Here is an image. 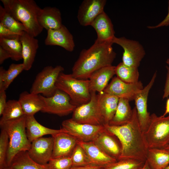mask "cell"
I'll return each instance as SVG.
<instances>
[{
	"mask_svg": "<svg viewBox=\"0 0 169 169\" xmlns=\"http://www.w3.org/2000/svg\"><path fill=\"white\" fill-rule=\"evenodd\" d=\"M132 110V119L127 124L120 126L106 124L104 126L120 142L122 151L119 160L131 159L145 162L148 148L139 124L135 107Z\"/></svg>",
	"mask_w": 169,
	"mask_h": 169,
	"instance_id": "6da1fadb",
	"label": "cell"
},
{
	"mask_svg": "<svg viewBox=\"0 0 169 169\" xmlns=\"http://www.w3.org/2000/svg\"><path fill=\"white\" fill-rule=\"evenodd\" d=\"M113 44L96 39L90 48L83 49L72 68L73 76L79 79H88L96 70L112 65L116 56Z\"/></svg>",
	"mask_w": 169,
	"mask_h": 169,
	"instance_id": "7a4b0ae2",
	"label": "cell"
},
{
	"mask_svg": "<svg viewBox=\"0 0 169 169\" xmlns=\"http://www.w3.org/2000/svg\"><path fill=\"white\" fill-rule=\"evenodd\" d=\"M5 10L25 27L27 32L35 37L42 31L38 16L41 9L33 0H1Z\"/></svg>",
	"mask_w": 169,
	"mask_h": 169,
	"instance_id": "3957f363",
	"label": "cell"
},
{
	"mask_svg": "<svg viewBox=\"0 0 169 169\" xmlns=\"http://www.w3.org/2000/svg\"><path fill=\"white\" fill-rule=\"evenodd\" d=\"M1 129L4 130L9 138V145L6 162L8 166H10L15 156L19 152L28 151L31 142L27 135L25 115L16 119L0 122Z\"/></svg>",
	"mask_w": 169,
	"mask_h": 169,
	"instance_id": "277c9868",
	"label": "cell"
},
{
	"mask_svg": "<svg viewBox=\"0 0 169 169\" xmlns=\"http://www.w3.org/2000/svg\"><path fill=\"white\" fill-rule=\"evenodd\" d=\"M56 87L67 94L72 104L77 107L87 103L91 99L89 79H79L71 74L62 72L58 77Z\"/></svg>",
	"mask_w": 169,
	"mask_h": 169,
	"instance_id": "5b68a950",
	"label": "cell"
},
{
	"mask_svg": "<svg viewBox=\"0 0 169 169\" xmlns=\"http://www.w3.org/2000/svg\"><path fill=\"white\" fill-rule=\"evenodd\" d=\"M143 134L148 148H164L169 143V114L167 116L151 115L149 126Z\"/></svg>",
	"mask_w": 169,
	"mask_h": 169,
	"instance_id": "8992f818",
	"label": "cell"
},
{
	"mask_svg": "<svg viewBox=\"0 0 169 169\" xmlns=\"http://www.w3.org/2000/svg\"><path fill=\"white\" fill-rule=\"evenodd\" d=\"M64 70L61 65L54 67L51 66L45 67L36 75L30 92L42 94L47 97L52 96L57 89L56 83L58 77Z\"/></svg>",
	"mask_w": 169,
	"mask_h": 169,
	"instance_id": "52a82bcc",
	"label": "cell"
},
{
	"mask_svg": "<svg viewBox=\"0 0 169 169\" xmlns=\"http://www.w3.org/2000/svg\"><path fill=\"white\" fill-rule=\"evenodd\" d=\"M90 92V100L76 107L73 112L71 118L79 123L104 125L105 124L98 105L97 95L95 91Z\"/></svg>",
	"mask_w": 169,
	"mask_h": 169,
	"instance_id": "ba28073f",
	"label": "cell"
},
{
	"mask_svg": "<svg viewBox=\"0 0 169 169\" xmlns=\"http://www.w3.org/2000/svg\"><path fill=\"white\" fill-rule=\"evenodd\" d=\"M41 97L44 102L41 111L42 112L62 116L73 112L77 107L72 104L67 94L58 89L50 97H47L41 95Z\"/></svg>",
	"mask_w": 169,
	"mask_h": 169,
	"instance_id": "9c48e42d",
	"label": "cell"
},
{
	"mask_svg": "<svg viewBox=\"0 0 169 169\" xmlns=\"http://www.w3.org/2000/svg\"><path fill=\"white\" fill-rule=\"evenodd\" d=\"M112 42L119 45L123 49L122 62L124 64L138 68L146 54L143 47L138 41L124 37L117 38L115 36Z\"/></svg>",
	"mask_w": 169,
	"mask_h": 169,
	"instance_id": "30bf717a",
	"label": "cell"
},
{
	"mask_svg": "<svg viewBox=\"0 0 169 169\" xmlns=\"http://www.w3.org/2000/svg\"><path fill=\"white\" fill-rule=\"evenodd\" d=\"M62 128L77 140L84 142L93 141L105 129L104 125H96L79 123L72 118L64 120Z\"/></svg>",
	"mask_w": 169,
	"mask_h": 169,
	"instance_id": "8fae6325",
	"label": "cell"
},
{
	"mask_svg": "<svg viewBox=\"0 0 169 169\" xmlns=\"http://www.w3.org/2000/svg\"><path fill=\"white\" fill-rule=\"evenodd\" d=\"M143 88L141 81L134 83H127L116 76L113 78L103 92L119 99L125 98L130 101L134 100L137 94Z\"/></svg>",
	"mask_w": 169,
	"mask_h": 169,
	"instance_id": "7c38bea8",
	"label": "cell"
},
{
	"mask_svg": "<svg viewBox=\"0 0 169 169\" xmlns=\"http://www.w3.org/2000/svg\"><path fill=\"white\" fill-rule=\"evenodd\" d=\"M53 137H41L31 143L28 153L33 161L43 165L46 164L52 158L53 149Z\"/></svg>",
	"mask_w": 169,
	"mask_h": 169,
	"instance_id": "4fadbf2b",
	"label": "cell"
},
{
	"mask_svg": "<svg viewBox=\"0 0 169 169\" xmlns=\"http://www.w3.org/2000/svg\"><path fill=\"white\" fill-rule=\"evenodd\" d=\"M156 76V72L149 83L137 94L134 100L139 124L143 133L147 129L150 123L151 115L147 110L148 96Z\"/></svg>",
	"mask_w": 169,
	"mask_h": 169,
	"instance_id": "5bb4252c",
	"label": "cell"
},
{
	"mask_svg": "<svg viewBox=\"0 0 169 169\" xmlns=\"http://www.w3.org/2000/svg\"><path fill=\"white\" fill-rule=\"evenodd\" d=\"M105 0H84L79 6L77 18L83 26L90 25L95 19L104 11Z\"/></svg>",
	"mask_w": 169,
	"mask_h": 169,
	"instance_id": "9a60e30c",
	"label": "cell"
},
{
	"mask_svg": "<svg viewBox=\"0 0 169 169\" xmlns=\"http://www.w3.org/2000/svg\"><path fill=\"white\" fill-rule=\"evenodd\" d=\"M93 141L110 156L117 160L119 159L122 151L120 142L114 134L105 128Z\"/></svg>",
	"mask_w": 169,
	"mask_h": 169,
	"instance_id": "2e32d148",
	"label": "cell"
},
{
	"mask_svg": "<svg viewBox=\"0 0 169 169\" xmlns=\"http://www.w3.org/2000/svg\"><path fill=\"white\" fill-rule=\"evenodd\" d=\"M44 43L60 46L69 52L73 51L75 46L73 36L64 25L60 28L48 30Z\"/></svg>",
	"mask_w": 169,
	"mask_h": 169,
	"instance_id": "e0dca14e",
	"label": "cell"
},
{
	"mask_svg": "<svg viewBox=\"0 0 169 169\" xmlns=\"http://www.w3.org/2000/svg\"><path fill=\"white\" fill-rule=\"evenodd\" d=\"M52 136L54 142L52 158L71 156L77 144V139L64 132L57 133Z\"/></svg>",
	"mask_w": 169,
	"mask_h": 169,
	"instance_id": "ac0fdd59",
	"label": "cell"
},
{
	"mask_svg": "<svg viewBox=\"0 0 169 169\" xmlns=\"http://www.w3.org/2000/svg\"><path fill=\"white\" fill-rule=\"evenodd\" d=\"M22 48V59L24 70L28 71L32 67L37 50L38 40L26 32H24L20 38Z\"/></svg>",
	"mask_w": 169,
	"mask_h": 169,
	"instance_id": "d6986e66",
	"label": "cell"
},
{
	"mask_svg": "<svg viewBox=\"0 0 169 169\" xmlns=\"http://www.w3.org/2000/svg\"><path fill=\"white\" fill-rule=\"evenodd\" d=\"M77 143L84 150L92 164L105 166L117 161L105 153L93 141L77 140Z\"/></svg>",
	"mask_w": 169,
	"mask_h": 169,
	"instance_id": "ffe728a7",
	"label": "cell"
},
{
	"mask_svg": "<svg viewBox=\"0 0 169 169\" xmlns=\"http://www.w3.org/2000/svg\"><path fill=\"white\" fill-rule=\"evenodd\" d=\"M90 26L96 31V39L101 41L112 42L115 37L113 26L110 19L104 11L95 19Z\"/></svg>",
	"mask_w": 169,
	"mask_h": 169,
	"instance_id": "44dd1931",
	"label": "cell"
},
{
	"mask_svg": "<svg viewBox=\"0 0 169 169\" xmlns=\"http://www.w3.org/2000/svg\"><path fill=\"white\" fill-rule=\"evenodd\" d=\"M115 66L104 67L93 72L89 79L90 91H103L109 80L115 74Z\"/></svg>",
	"mask_w": 169,
	"mask_h": 169,
	"instance_id": "7402d4cb",
	"label": "cell"
},
{
	"mask_svg": "<svg viewBox=\"0 0 169 169\" xmlns=\"http://www.w3.org/2000/svg\"><path fill=\"white\" fill-rule=\"evenodd\" d=\"M38 20L40 26L47 31L60 28L63 25L60 11L55 7H46L41 8Z\"/></svg>",
	"mask_w": 169,
	"mask_h": 169,
	"instance_id": "603a6c76",
	"label": "cell"
},
{
	"mask_svg": "<svg viewBox=\"0 0 169 169\" xmlns=\"http://www.w3.org/2000/svg\"><path fill=\"white\" fill-rule=\"evenodd\" d=\"M25 124L27 137L31 143L35 140L47 135L52 136L57 133L67 131L63 128L55 130L46 127L39 123L34 115L26 116Z\"/></svg>",
	"mask_w": 169,
	"mask_h": 169,
	"instance_id": "cb8c5ba5",
	"label": "cell"
},
{
	"mask_svg": "<svg viewBox=\"0 0 169 169\" xmlns=\"http://www.w3.org/2000/svg\"><path fill=\"white\" fill-rule=\"evenodd\" d=\"M18 101L26 116H34L36 113L41 111L44 106L41 95L27 91H23L20 94Z\"/></svg>",
	"mask_w": 169,
	"mask_h": 169,
	"instance_id": "d4e9b609",
	"label": "cell"
},
{
	"mask_svg": "<svg viewBox=\"0 0 169 169\" xmlns=\"http://www.w3.org/2000/svg\"><path fill=\"white\" fill-rule=\"evenodd\" d=\"M98 105L105 125L109 124L116 111L119 98L103 91L97 94Z\"/></svg>",
	"mask_w": 169,
	"mask_h": 169,
	"instance_id": "484cf974",
	"label": "cell"
},
{
	"mask_svg": "<svg viewBox=\"0 0 169 169\" xmlns=\"http://www.w3.org/2000/svg\"><path fill=\"white\" fill-rule=\"evenodd\" d=\"M129 101L126 99H119L116 111L109 125L120 126L127 124L131 120L133 112L130 105Z\"/></svg>",
	"mask_w": 169,
	"mask_h": 169,
	"instance_id": "4316f807",
	"label": "cell"
},
{
	"mask_svg": "<svg viewBox=\"0 0 169 169\" xmlns=\"http://www.w3.org/2000/svg\"><path fill=\"white\" fill-rule=\"evenodd\" d=\"M146 161L151 169H162L169 165V151L164 148H148Z\"/></svg>",
	"mask_w": 169,
	"mask_h": 169,
	"instance_id": "83f0119b",
	"label": "cell"
},
{
	"mask_svg": "<svg viewBox=\"0 0 169 169\" xmlns=\"http://www.w3.org/2000/svg\"><path fill=\"white\" fill-rule=\"evenodd\" d=\"M24 70V66L22 64H12L6 70L0 67V91H6L16 77Z\"/></svg>",
	"mask_w": 169,
	"mask_h": 169,
	"instance_id": "f1b7e54d",
	"label": "cell"
},
{
	"mask_svg": "<svg viewBox=\"0 0 169 169\" xmlns=\"http://www.w3.org/2000/svg\"><path fill=\"white\" fill-rule=\"evenodd\" d=\"M11 166L14 169H48L45 165L40 164L32 159L28 151L18 153L13 159Z\"/></svg>",
	"mask_w": 169,
	"mask_h": 169,
	"instance_id": "f546056e",
	"label": "cell"
},
{
	"mask_svg": "<svg viewBox=\"0 0 169 169\" xmlns=\"http://www.w3.org/2000/svg\"><path fill=\"white\" fill-rule=\"evenodd\" d=\"M0 46L9 54L12 59L18 61L22 59V48L19 38H0Z\"/></svg>",
	"mask_w": 169,
	"mask_h": 169,
	"instance_id": "4dcf8cb0",
	"label": "cell"
},
{
	"mask_svg": "<svg viewBox=\"0 0 169 169\" xmlns=\"http://www.w3.org/2000/svg\"><path fill=\"white\" fill-rule=\"evenodd\" d=\"M115 74L119 79L126 83H134L139 81L138 68L127 66L122 62L115 66Z\"/></svg>",
	"mask_w": 169,
	"mask_h": 169,
	"instance_id": "1f68e13d",
	"label": "cell"
},
{
	"mask_svg": "<svg viewBox=\"0 0 169 169\" xmlns=\"http://www.w3.org/2000/svg\"><path fill=\"white\" fill-rule=\"evenodd\" d=\"M0 23L10 30L17 33L27 32L25 27L0 5Z\"/></svg>",
	"mask_w": 169,
	"mask_h": 169,
	"instance_id": "d6a6232c",
	"label": "cell"
},
{
	"mask_svg": "<svg viewBox=\"0 0 169 169\" xmlns=\"http://www.w3.org/2000/svg\"><path fill=\"white\" fill-rule=\"evenodd\" d=\"M24 115L18 100H10L7 101L0 122L17 119Z\"/></svg>",
	"mask_w": 169,
	"mask_h": 169,
	"instance_id": "836d02e7",
	"label": "cell"
},
{
	"mask_svg": "<svg viewBox=\"0 0 169 169\" xmlns=\"http://www.w3.org/2000/svg\"><path fill=\"white\" fill-rule=\"evenodd\" d=\"M145 162L136 159H121L105 166L103 169H141Z\"/></svg>",
	"mask_w": 169,
	"mask_h": 169,
	"instance_id": "e575fe53",
	"label": "cell"
},
{
	"mask_svg": "<svg viewBox=\"0 0 169 169\" xmlns=\"http://www.w3.org/2000/svg\"><path fill=\"white\" fill-rule=\"evenodd\" d=\"M72 166H80L92 164L83 148L77 143L71 156Z\"/></svg>",
	"mask_w": 169,
	"mask_h": 169,
	"instance_id": "d590c367",
	"label": "cell"
},
{
	"mask_svg": "<svg viewBox=\"0 0 169 169\" xmlns=\"http://www.w3.org/2000/svg\"><path fill=\"white\" fill-rule=\"evenodd\" d=\"M9 138L6 131L1 129L0 135V169L7 166L6 158L9 145Z\"/></svg>",
	"mask_w": 169,
	"mask_h": 169,
	"instance_id": "8d00e7d4",
	"label": "cell"
},
{
	"mask_svg": "<svg viewBox=\"0 0 169 169\" xmlns=\"http://www.w3.org/2000/svg\"><path fill=\"white\" fill-rule=\"evenodd\" d=\"M48 169H70L72 166L71 156L52 158L45 165Z\"/></svg>",
	"mask_w": 169,
	"mask_h": 169,
	"instance_id": "74e56055",
	"label": "cell"
},
{
	"mask_svg": "<svg viewBox=\"0 0 169 169\" xmlns=\"http://www.w3.org/2000/svg\"><path fill=\"white\" fill-rule=\"evenodd\" d=\"M23 32L21 33L14 32L0 23V38L8 39H20V36Z\"/></svg>",
	"mask_w": 169,
	"mask_h": 169,
	"instance_id": "f35d334b",
	"label": "cell"
},
{
	"mask_svg": "<svg viewBox=\"0 0 169 169\" xmlns=\"http://www.w3.org/2000/svg\"><path fill=\"white\" fill-rule=\"evenodd\" d=\"M7 96L5 91H0V115H2L6 105Z\"/></svg>",
	"mask_w": 169,
	"mask_h": 169,
	"instance_id": "ab89813d",
	"label": "cell"
},
{
	"mask_svg": "<svg viewBox=\"0 0 169 169\" xmlns=\"http://www.w3.org/2000/svg\"><path fill=\"white\" fill-rule=\"evenodd\" d=\"M168 12L165 18L157 25L154 26H147V28H148L151 29H153L164 26H169V0L168 2Z\"/></svg>",
	"mask_w": 169,
	"mask_h": 169,
	"instance_id": "60d3db41",
	"label": "cell"
},
{
	"mask_svg": "<svg viewBox=\"0 0 169 169\" xmlns=\"http://www.w3.org/2000/svg\"><path fill=\"white\" fill-rule=\"evenodd\" d=\"M166 68L167 73L164 90V94L162 96L163 99L167 98L169 95V67L166 66Z\"/></svg>",
	"mask_w": 169,
	"mask_h": 169,
	"instance_id": "b9f144b4",
	"label": "cell"
},
{
	"mask_svg": "<svg viewBox=\"0 0 169 169\" xmlns=\"http://www.w3.org/2000/svg\"><path fill=\"white\" fill-rule=\"evenodd\" d=\"M9 58H10L9 54L0 46V64H2L5 60Z\"/></svg>",
	"mask_w": 169,
	"mask_h": 169,
	"instance_id": "7bdbcfd3",
	"label": "cell"
},
{
	"mask_svg": "<svg viewBox=\"0 0 169 169\" xmlns=\"http://www.w3.org/2000/svg\"><path fill=\"white\" fill-rule=\"evenodd\" d=\"M104 166L90 164L80 166H72L70 169H103Z\"/></svg>",
	"mask_w": 169,
	"mask_h": 169,
	"instance_id": "ee69618b",
	"label": "cell"
},
{
	"mask_svg": "<svg viewBox=\"0 0 169 169\" xmlns=\"http://www.w3.org/2000/svg\"><path fill=\"white\" fill-rule=\"evenodd\" d=\"M169 114V98L166 101V109L163 114L162 115L163 116H165L166 115Z\"/></svg>",
	"mask_w": 169,
	"mask_h": 169,
	"instance_id": "f6af8a7d",
	"label": "cell"
},
{
	"mask_svg": "<svg viewBox=\"0 0 169 169\" xmlns=\"http://www.w3.org/2000/svg\"><path fill=\"white\" fill-rule=\"evenodd\" d=\"M141 169H151L148 163L146 161L145 164Z\"/></svg>",
	"mask_w": 169,
	"mask_h": 169,
	"instance_id": "bcb514c9",
	"label": "cell"
},
{
	"mask_svg": "<svg viewBox=\"0 0 169 169\" xmlns=\"http://www.w3.org/2000/svg\"><path fill=\"white\" fill-rule=\"evenodd\" d=\"M3 169H14L11 166H6Z\"/></svg>",
	"mask_w": 169,
	"mask_h": 169,
	"instance_id": "7dc6e473",
	"label": "cell"
},
{
	"mask_svg": "<svg viewBox=\"0 0 169 169\" xmlns=\"http://www.w3.org/2000/svg\"><path fill=\"white\" fill-rule=\"evenodd\" d=\"M164 148L169 151V143Z\"/></svg>",
	"mask_w": 169,
	"mask_h": 169,
	"instance_id": "c3c4849f",
	"label": "cell"
},
{
	"mask_svg": "<svg viewBox=\"0 0 169 169\" xmlns=\"http://www.w3.org/2000/svg\"><path fill=\"white\" fill-rule=\"evenodd\" d=\"M162 169H169V165H168L167 166H166Z\"/></svg>",
	"mask_w": 169,
	"mask_h": 169,
	"instance_id": "681fc988",
	"label": "cell"
},
{
	"mask_svg": "<svg viewBox=\"0 0 169 169\" xmlns=\"http://www.w3.org/2000/svg\"><path fill=\"white\" fill-rule=\"evenodd\" d=\"M166 63L168 65H169V58L167 59L166 61Z\"/></svg>",
	"mask_w": 169,
	"mask_h": 169,
	"instance_id": "f907efd6",
	"label": "cell"
}]
</instances>
